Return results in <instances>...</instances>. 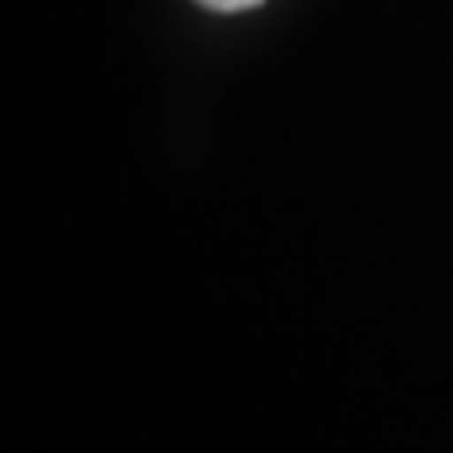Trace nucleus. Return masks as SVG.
Returning a JSON list of instances; mask_svg holds the SVG:
<instances>
[{"instance_id": "obj_1", "label": "nucleus", "mask_w": 453, "mask_h": 453, "mask_svg": "<svg viewBox=\"0 0 453 453\" xmlns=\"http://www.w3.org/2000/svg\"><path fill=\"white\" fill-rule=\"evenodd\" d=\"M202 7H211V11H226V14H232V11H249V7H259L262 0H198Z\"/></svg>"}]
</instances>
